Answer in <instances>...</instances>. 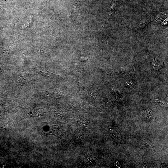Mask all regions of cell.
<instances>
[{"mask_svg":"<svg viewBox=\"0 0 168 168\" xmlns=\"http://www.w3.org/2000/svg\"><path fill=\"white\" fill-rule=\"evenodd\" d=\"M152 64V67L155 70H157L161 68L164 65V64H163L162 63H156L154 60Z\"/></svg>","mask_w":168,"mask_h":168,"instance_id":"obj_1","label":"cell"},{"mask_svg":"<svg viewBox=\"0 0 168 168\" xmlns=\"http://www.w3.org/2000/svg\"><path fill=\"white\" fill-rule=\"evenodd\" d=\"M2 71H3V70L1 68H0V72H2Z\"/></svg>","mask_w":168,"mask_h":168,"instance_id":"obj_2","label":"cell"}]
</instances>
